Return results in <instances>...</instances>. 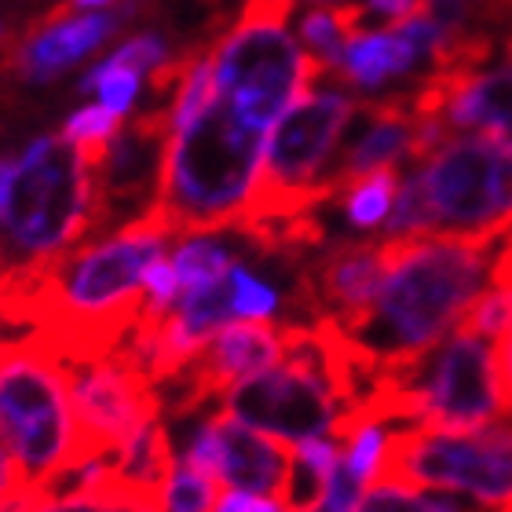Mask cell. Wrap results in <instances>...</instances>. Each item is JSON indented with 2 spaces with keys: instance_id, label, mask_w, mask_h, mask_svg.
Here are the masks:
<instances>
[{
  "instance_id": "1",
  "label": "cell",
  "mask_w": 512,
  "mask_h": 512,
  "mask_svg": "<svg viewBox=\"0 0 512 512\" xmlns=\"http://www.w3.org/2000/svg\"><path fill=\"white\" fill-rule=\"evenodd\" d=\"M176 231L154 209L77 246L41 275L0 286V326L41 333L66 363L121 348L143 311V275Z\"/></svg>"
},
{
  "instance_id": "2",
  "label": "cell",
  "mask_w": 512,
  "mask_h": 512,
  "mask_svg": "<svg viewBox=\"0 0 512 512\" xmlns=\"http://www.w3.org/2000/svg\"><path fill=\"white\" fill-rule=\"evenodd\" d=\"M498 246L425 235L388 238V271L374 308L341 330L366 374L403 370L428 355L491 286Z\"/></svg>"
},
{
  "instance_id": "3",
  "label": "cell",
  "mask_w": 512,
  "mask_h": 512,
  "mask_svg": "<svg viewBox=\"0 0 512 512\" xmlns=\"http://www.w3.org/2000/svg\"><path fill=\"white\" fill-rule=\"evenodd\" d=\"M267 128L213 96L165 143L154 213L176 238L224 235L242 220L260 180Z\"/></svg>"
},
{
  "instance_id": "4",
  "label": "cell",
  "mask_w": 512,
  "mask_h": 512,
  "mask_svg": "<svg viewBox=\"0 0 512 512\" xmlns=\"http://www.w3.org/2000/svg\"><path fill=\"white\" fill-rule=\"evenodd\" d=\"M96 198V161L63 132L37 136L11 154L0 198V286L41 275L44 267L85 246L88 235H96Z\"/></svg>"
},
{
  "instance_id": "5",
  "label": "cell",
  "mask_w": 512,
  "mask_h": 512,
  "mask_svg": "<svg viewBox=\"0 0 512 512\" xmlns=\"http://www.w3.org/2000/svg\"><path fill=\"white\" fill-rule=\"evenodd\" d=\"M355 114L359 99L348 96L344 88L315 81L271 128L256 191L231 231L286 224L319 213L322 205L333 202L326 180Z\"/></svg>"
},
{
  "instance_id": "6",
  "label": "cell",
  "mask_w": 512,
  "mask_h": 512,
  "mask_svg": "<svg viewBox=\"0 0 512 512\" xmlns=\"http://www.w3.org/2000/svg\"><path fill=\"white\" fill-rule=\"evenodd\" d=\"M0 443L41 491L77 461L70 366L41 333L0 341Z\"/></svg>"
},
{
  "instance_id": "7",
  "label": "cell",
  "mask_w": 512,
  "mask_h": 512,
  "mask_svg": "<svg viewBox=\"0 0 512 512\" xmlns=\"http://www.w3.org/2000/svg\"><path fill=\"white\" fill-rule=\"evenodd\" d=\"M293 11L297 0H246L213 44V96L227 99L267 132L319 77H326L289 30Z\"/></svg>"
},
{
  "instance_id": "8",
  "label": "cell",
  "mask_w": 512,
  "mask_h": 512,
  "mask_svg": "<svg viewBox=\"0 0 512 512\" xmlns=\"http://www.w3.org/2000/svg\"><path fill=\"white\" fill-rule=\"evenodd\" d=\"M432 235L498 246L512 235V147L491 136H447L414 165Z\"/></svg>"
},
{
  "instance_id": "9",
  "label": "cell",
  "mask_w": 512,
  "mask_h": 512,
  "mask_svg": "<svg viewBox=\"0 0 512 512\" xmlns=\"http://www.w3.org/2000/svg\"><path fill=\"white\" fill-rule=\"evenodd\" d=\"M377 480L458 491L491 509L512 512V425H392Z\"/></svg>"
},
{
  "instance_id": "10",
  "label": "cell",
  "mask_w": 512,
  "mask_h": 512,
  "mask_svg": "<svg viewBox=\"0 0 512 512\" xmlns=\"http://www.w3.org/2000/svg\"><path fill=\"white\" fill-rule=\"evenodd\" d=\"M66 366L77 425V461L114 458L139 428L165 417L161 388L125 348Z\"/></svg>"
},
{
  "instance_id": "11",
  "label": "cell",
  "mask_w": 512,
  "mask_h": 512,
  "mask_svg": "<svg viewBox=\"0 0 512 512\" xmlns=\"http://www.w3.org/2000/svg\"><path fill=\"white\" fill-rule=\"evenodd\" d=\"M388 271V238L337 242L304 256L297 264V300L308 322H333L352 330L374 308L377 289Z\"/></svg>"
},
{
  "instance_id": "12",
  "label": "cell",
  "mask_w": 512,
  "mask_h": 512,
  "mask_svg": "<svg viewBox=\"0 0 512 512\" xmlns=\"http://www.w3.org/2000/svg\"><path fill=\"white\" fill-rule=\"evenodd\" d=\"M180 454L198 469L213 472L216 483H224L227 491L278 498L293 458V443L264 436L216 406L213 414H202L194 421Z\"/></svg>"
},
{
  "instance_id": "13",
  "label": "cell",
  "mask_w": 512,
  "mask_h": 512,
  "mask_svg": "<svg viewBox=\"0 0 512 512\" xmlns=\"http://www.w3.org/2000/svg\"><path fill=\"white\" fill-rule=\"evenodd\" d=\"M417 121H443L447 132L491 136L512 147V63L472 74L428 70L410 92Z\"/></svg>"
},
{
  "instance_id": "14",
  "label": "cell",
  "mask_w": 512,
  "mask_h": 512,
  "mask_svg": "<svg viewBox=\"0 0 512 512\" xmlns=\"http://www.w3.org/2000/svg\"><path fill=\"white\" fill-rule=\"evenodd\" d=\"M139 0H118L107 11H66L59 8L48 22L33 26L26 37L11 44L4 63L19 74L26 85H48L77 63H85L88 55L103 48L114 33L136 15Z\"/></svg>"
},
{
  "instance_id": "15",
  "label": "cell",
  "mask_w": 512,
  "mask_h": 512,
  "mask_svg": "<svg viewBox=\"0 0 512 512\" xmlns=\"http://www.w3.org/2000/svg\"><path fill=\"white\" fill-rule=\"evenodd\" d=\"M355 132L348 136V147L341 143V154L330 169V191L333 198L348 187V183L363 180L370 172L399 169V165H414V143H417V118L410 107V92H395V96L370 99L359 103L355 114Z\"/></svg>"
},
{
  "instance_id": "16",
  "label": "cell",
  "mask_w": 512,
  "mask_h": 512,
  "mask_svg": "<svg viewBox=\"0 0 512 512\" xmlns=\"http://www.w3.org/2000/svg\"><path fill=\"white\" fill-rule=\"evenodd\" d=\"M421 63H428V59L406 37L403 26H381V30L355 33L352 41L344 44L337 77L344 85L359 88V92H377V88H388L392 81L410 77Z\"/></svg>"
},
{
  "instance_id": "17",
  "label": "cell",
  "mask_w": 512,
  "mask_h": 512,
  "mask_svg": "<svg viewBox=\"0 0 512 512\" xmlns=\"http://www.w3.org/2000/svg\"><path fill=\"white\" fill-rule=\"evenodd\" d=\"M363 30H366L363 4H352V0H348V4H322V8L304 11L297 26V37H300V44H304V52H308L326 74H337L344 44Z\"/></svg>"
},
{
  "instance_id": "18",
  "label": "cell",
  "mask_w": 512,
  "mask_h": 512,
  "mask_svg": "<svg viewBox=\"0 0 512 512\" xmlns=\"http://www.w3.org/2000/svg\"><path fill=\"white\" fill-rule=\"evenodd\" d=\"M399 169H381V172H370L363 180L348 183L341 194H337V202H341V216L344 224L352 227V231H381L388 213H392V202H395V191H399Z\"/></svg>"
},
{
  "instance_id": "19",
  "label": "cell",
  "mask_w": 512,
  "mask_h": 512,
  "mask_svg": "<svg viewBox=\"0 0 512 512\" xmlns=\"http://www.w3.org/2000/svg\"><path fill=\"white\" fill-rule=\"evenodd\" d=\"M235 264L238 256L216 235L183 238L180 246H176V253H172V267H176V278H180V293L209 286V282H220Z\"/></svg>"
},
{
  "instance_id": "20",
  "label": "cell",
  "mask_w": 512,
  "mask_h": 512,
  "mask_svg": "<svg viewBox=\"0 0 512 512\" xmlns=\"http://www.w3.org/2000/svg\"><path fill=\"white\" fill-rule=\"evenodd\" d=\"M169 41L161 37V33H136V37H128L125 44H118L114 52L107 55V59H99L92 70H85V77L77 81V88L81 92H96V85L103 81L107 74H114V70H132V74H154L158 66L169 63Z\"/></svg>"
},
{
  "instance_id": "21",
  "label": "cell",
  "mask_w": 512,
  "mask_h": 512,
  "mask_svg": "<svg viewBox=\"0 0 512 512\" xmlns=\"http://www.w3.org/2000/svg\"><path fill=\"white\" fill-rule=\"evenodd\" d=\"M216 476L198 469L176 450L169 480L161 483V512H213L216 509Z\"/></svg>"
},
{
  "instance_id": "22",
  "label": "cell",
  "mask_w": 512,
  "mask_h": 512,
  "mask_svg": "<svg viewBox=\"0 0 512 512\" xmlns=\"http://www.w3.org/2000/svg\"><path fill=\"white\" fill-rule=\"evenodd\" d=\"M425 235H432V209H428L421 176H417V169H410L399 180V191H395L392 213H388V220L381 227V238H425Z\"/></svg>"
},
{
  "instance_id": "23",
  "label": "cell",
  "mask_w": 512,
  "mask_h": 512,
  "mask_svg": "<svg viewBox=\"0 0 512 512\" xmlns=\"http://www.w3.org/2000/svg\"><path fill=\"white\" fill-rule=\"evenodd\" d=\"M231 304H235L238 322H271L282 308V297L267 278H260L238 260L231 267Z\"/></svg>"
},
{
  "instance_id": "24",
  "label": "cell",
  "mask_w": 512,
  "mask_h": 512,
  "mask_svg": "<svg viewBox=\"0 0 512 512\" xmlns=\"http://www.w3.org/2000/svg\"><path fill=\"white\" fill-rule=\"evenodd\" d=\"M121 121L125 118H118V114L107 110L103 103H92V107L74 110V114L63 121V136L70 139V143H77V147L99 165L110 147V139L121 132Z\"/></svg>"
},
{
  "instance_id": "25",
  "label": "cell",
  "mask_w": 512,
  "mask_h": 512,
  "mask_svg": "<svg viewBox=\"0 0 512 512\" xmlns=\"http://www.w3.org/2000/svg\"><path fill=\"white\" fill-rule=\"evenodd\" d=\"M425 8L454 30H483L512 19V0H425Z\"/></svg>"
},
{
  "instance_id": "26",
  "label": "cell",
  "mask_w": 512,
  "mask_h": 512,
  "mask_svg": "<svg viewBox=\"0 0 512 512\" xmlns=\"http://www.w3.org/2000/svg\"><path fill=\"white\" fill-rule=\"evenodd\" d=\"M33 512H161L154 505L114 498V494H44Z\"/></svg>"
},
{
  "instance_id": "27",
  "label": "cell",
  "mask_w": 512,
  "mask_h": 512,
  "mask_svg": "<svg viewBox=\"0 0 512 512\" xmlns=\"http://www.w3.org/2000/svg\"><path fill=\"white\" fill-rule=\"evenodd\" d=\"M139 92H143V77L132 74V70H114L96 85L99 103L107 110H114L118 118H128L139 103Z\"/></svg>"
},
{
  "instance_id": "28",
  "label": "cell",
  "mask_w": 512,
  "mask_h": 512,
  "mask_svg": "<svg viewBox=\"0 0 512 512\" xmlns=\"http://www.w3.org/2000/svg\"><path fill=\"white\" fill-rule=\"evenodd\" d=\"M366 22L377 19L384 26H395V22L410 19L417 11H425V0H363Z\"/></svg>"
},
{
  "instance_id": "29",
  "label": "cell",
  "mask_w": 512,
  "mask_h": 512,
  "mask_svg": "<svg viewBox=\"0 0 512 512\" xmlns=\"http://www.w3.org/2000/svg\"><path fill=\"white\" fill-rule=\"evenodd\" d=\"M213 512H286V505L278 498H267V494H242V491H227L216 498Z\"/></svg>"
},
{
  "instance_id": "30",
  "label": "cell",
  "mask_w": 512,
  "mask_h": 512,
  "mask_svg": "<svg viewBox=\"0 0 512 512\" xmlns=\"http://www.w3.org/2000/svg\"><path fill=\"white\" fill-rule=\"evenodd\" d=\"M22 487H30V480H26L19 461L11 458V450L0 443V502H8L11 494H19Z\"/></svg>"
},
{
  "instance_id": "31",
  "label": "cell",
  "mask_w": 512,
  "mask_h": 512,
  "mask_svg": "<svg viewBox=\"0 0 512 512\" xmlns=\"http://www.w3.org/2000/svg\"><path fill=\"white\" fill-rule=\"evenodd\" d=\"M494 352H498V374H502L505 403H509V421H512V322L509 330L502 333V341L494 344Z\"/></svg>"
},
{
  "instance_id": "32",
  "label": "cell",
  "mask_w": 512,
  "mask_h": 512,
  "mask_svg": "<svg viewBox=\"0 0 512 512\" xmlns=\"http://www.w3.org/2000/svg\"><path fill=\"white\" fill-rule=\"evenodd\" d=\"M41 498H44L41 487H22L19 494H11L8 502H0V512H33Z\"/></svg>"
},
{
  "instance_id": "33",
  "label": "cell",
  "mask_w": 512,
  "mask_h": 512,
  "mask_svg": "<svg viewBox=\"0 0 512 512\" xmlns=\"http://www.w3.org/2000/svg\"><path fill=\"white\" fill-rule=\"evenodd\" d=\"M118 0H66V11H107Z\"/></svg>"
},
{
  "instance_id": "34",
  "label": "cell",
  "mask_w": 512,
  "mask_h": 512,
  "mask_svg": "<svg viewBox=\"0 0 512 512\" xmlns=\"http://www.w3.org/2000/svg\"><path fill=\"white\" fill-rule=\"evenodd\" d=\"M11 158H0V198H4V180H8ZM0 256H4V216H0Z\"/></svg>"
},
{
  "instance_id": "35",
  "label": "cell",
  "mask_w": 512,
  "mask_h": 512,
  "mask_svg": "<svg viewBox=\"0 0 512 512\" xmlns=\"http://www.w3.org/2000/svg\"><path fill=\"white\" fill-rule=\"evenodd\" d=\"M505 55L512 59V30H509V37H505Z\"/></svg>"
},
{
  "instance_id": "36",
  "label": "cell",
  "mask_w": 512,
  "mask_h": 512,
  "mask_svg": "<svg viewBox=\"0 0 512 512\" xmlns=\"http://www.w3.org/2000/svg\"><path fill=\"white\" fill-rule=\"evenodd\" d=\"M311 4H348V0H311Z\"/></svg>"
},
{
  "instance_id": "37",
  "label": "cell",
  "mask_w": 512,
  "mask_h": 512,
  "mask_svg": "<svg viewBox=\"0 0 512 512\" xmlns=\"http://www.w3.org/2000/svg\"><path fill=\"white\" fill-rule=\"evenodd\" d=\"M0 37H4V19H0Z\"/></svg>"
},
{
  "instance_id": "38",
  "label": "cell",
  "mask_w": 512,
  "mask_h": 512,
  "mask_svg": "<svg viewBox=\"0 0 512 512\" xmlns=\"http://www.w3.org/2000/svg\"><path fill=\"white\" fill-rule=\"evenodd\" d=\"M311 512H330V509H322V505H319V509H311Z\"/></svg>"
}]
</instances>
